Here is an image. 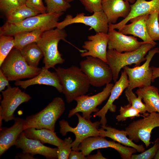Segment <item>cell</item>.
Here are the masks:
<instances>
[{
	"mask_svg": "<svg viewBox=\"0 0 159 159\" xmlns=\"http://www.w3.org/2000/svg\"><path fill=\"white\" fill-rule=\"evenodd\" d=\"M47 13L64 12L71 7L69 3L64 0H44Z\"/></svg>",
	"mask_w": 159,
	"mask_h": 159,
	"instance_id": "obj_33",
	"label": "cell"
},
{
	"mask_svg": "<svg viewBox=\"0 0 159 159\" xmlns=\"http://www.w3.org/2000/svg\"><path fill=\"white\" fill-rule=\"evenodd\" d=\"M13 36L0 35V66L14 48V40Z\"/></svg>",
	"mask_w": 159,
	"mask_h": 159,
	"instance_id": "obj_31",
	"label": "cell"
},
{
	"mask_svg": "<svg viewBox=\"0 0 159 159\" xmlns=\"http://www.w3.org/2000/svg\"><path fill=\"white\" fill-rule=\"evenodd\" d=\"M65 109L63 100L59 97L54 98L42 110L26 118L24 130L27 128L33 127L46 128L54 131L56 122Z\"/></svg>",
	"mask_w": 159,
	"mask_h": 159,
	"instance_id": "obj_5",
	"label": "cell"
},
{
	"mask_svg": "<svg viewBox=\"0 0 159 159\" xmlns=\"http://www.w3.org/2000/svg\"><path fill=\"white\" fill-rule=\"evenodd\" d=\"M129 85L128 76L125 72L122 71L119 79L115 82L111 90L109 99L106 104L97 112L94 115V117L100 118L101 126L106 125L107 120L106 115L109 110L112 112L115 111L116 106L113 104L114 102L118 98L125 89Z\"/></svg>",
	"mask_w": 159,
	"mask_h": 159,
	"instance_id": "obj_19",
	"label": "cell"
},
{
	"mask_svg": "<svg viewBox=\"0 0 159 159\" xmlns=\"http://www.w3.org/2000/svg\"><path fill=\"white\" fill-rule=\"evenodd\" d=\"M119 111V114L116 117L117 120L119 122L125 121L128 118L132 119L135 117L144 116L141 115L140 111L133 107L129 103L123 106H121Z\"/></svg>",
	"mask_w": 159,
	"mask_h": 159,
	"instance_id": "obj_34",
	"label": "cell"
},
{
	"mask_svg": "<svg viewBox=\"0 0 159 159\" xmlns=\"http://www.w3.org/2000/svg\"><path fill=\"white\" fill-rule=\"evenodd\" d=\"M75 23H82L89 26L96 33H107L108 31L107 19L103 11L94 12L90 16H86L84 13H78L74 17L67 15L62 21L58 22L56 28L64 29L69 25Z\"/></svg>",
	"mask_w": 159,
	"mask_h": 159,
	"instance_id": "obj_13",
	"label": "cell"
},
{
	"mask_svg": "<svg viewBox=\"0 0 159 159\" xmlns=\"http://www.w3.org/2000/svg\"><path fill=\"white\" fill-rule=\"evenodd\" d=\"M153 47L151 44L145 43L135 50L123 53L108 49L106 62L111 69L114 82L117 81L120 72L124 67L132 64L135 66H139L141 62L145 61V56Z\"/></svg>",
	"mask_w": 159,
	"mask_h": 159,
	"instance_id": "obj_4",
	"label": "cell"
},
{
	"mask_svg": "<svg viewBox=\"0 0 159 159\" xmlns=\"http://www.w3.org/2000/svg\"><path fill=\"white\" fill-rule=\"evenodd\" d=\"M20 51L27 63L33 67H37L40 60L44 57L42 50L36 42L27 45Z\"/></svg>",
	"mask_w": 159,
	"mask_h": 159,
	"instance_id": "obj_28",
	"label": "cell"
},
{
	"mask_svg": "<svg viewBox=\"0 0 159 159\" xmlns=\"http://www.w3.org/2000/svg\"><path fill=\"white\" fill-rule=\"evenodd\" d=\"M125 92L129 103L133 107L138 110L140 113L143 114L144 116L146 115L147 114L146 107L145 104L142 102L141 97L139 96H137L132 90L127 88H126Z\"/></svg>",
	"mask_w": 159,
	"mask_h": 159,
	"instance_id": "obj_32",
	"label": "cell"
},
{
	"mask_svg": "<svg viewBox=\"0 0 159 159\" xmlns=\"http://www.w3.org/2000/svg\"><path fill=\"white\" fill-rule=\"evenodd\" d=\"M151 67L152 72V82H153L155 79L159 77V67L153 66Z\"/></svg>",
	"mask_w": 159,
	"mask_h": 159,
	"instance_id": "obj_42",
	"label": "cell"
},
{
	"mask_svg": "<svg viewBox=\"0 0 159 159\" xmlns=\"http://www.w3.org/2000/svg\"><path fill=\"white\" fill-rule=\"evenodd\" d=\"M87 38L88 40L84 42L82 46L86 51L82 52L81 56L98 58L106 62L108 40L107 33H96L95 35L88 36Z\"/></svg>",
	"mask_w": 159,
	"mask_h": 159,
	"instance_id": "obj_16",
	"label": "cell"
},
{
	"mask_svg": "<svg viewBox=\"0 0 159 159\" xmlns=\"http://www.w3.org/2000/svg\"><path fill=\"white\" fill-rule=\"evenodd\" d=\"M38 12L24 4L16 8L6 14L7 22L15 23L21 22L25 19L38 15Z\"/></svg>",
	"mask_w": 159,
	"mask_h": 159,
	"instance_id": "obj_29",
	"label": "cell"
},
{
	"mask_svg": "<svg viewBox=\"0 0 159 159\" xmlns=\"http://www.w3.org/2000/svg\"><path fill=\"white\" fill-rule=\"evenodd\" d=\"M131 10L128 16L119 22L109 24V28L120 30L132 19L143 15L150 14L153 12L159 13V0H136L130 5Z\"/></svg>",
	"mask_w": 159,
	"mask_h": 159,
	"instance_id": "obj_18",
	"label": "cell"
},
{
	"mask_svg": "<svg viewBox=\"0 0 159 159\" xmlns=\"http://www.w3.org/2000/svg\"><path fill=\"white\" fill-rule=\"evenodd\" d=\"M25 4L39 14L47 13L46 7L44 5L42 0H26Z\"/></svg>",
	"mask_w": 159,
	"mask_h": 159,
	"instance_id": "obj_38",
	"label": "cell"
},
{
	"mask_svg": "<svg viewBox=\"0 0 159 159\" xmlns=\"http://www.w3.org/2000/svg\"><path fill=\"white\" fill-rule=\"evenodd\" d=\"M129 3L124 0H102V10L107 17L108 23L115 24L120 17L126 18L131 10Z\"/></svg>",
	"mask_w": 159,
	"mask_h": 159,
	"instance_id": "obj_22",
	"label": "cell"
},
{
	"mask_svg": "<svg viewBox=\"0 0 159 159\" xmlns=\"http://www.w3.org/2000/svg\"><path fill=\"white\" fill-rule=\"evenodd\" d=\"M72 140L69 137L63 140L60 145L57 147V155L59 159H69L72 150Z\"/></svg>",
	"mask_w": 159,
	"mask_h": 159,
	"instance_id": "obj_35",
	"label": "cell"
},
{
	"mask_svg": "<svg viewBox=\"0 0 159 159\" xmlns=\"http://www.w3.org/2000/svg\"><path fill=\"white\" fill-rule=\"evenodd\" d=\"M3 99L0 106V128L2 121L6 122L14 120V113L18 106L27 102L32 97L28 94L22 91L18 87H11L10 85L5 90L1 92Z\"/></svg>",
	"mask_w": 159,
	"mask_h": 159,
	"instance_id": "obj_10",
	"label": "cell"
},
{
	"mask_svg": "<svg viewBox=\"0 0 159 159\" xmlns=\"http://www.w3.org/2000/svg\"><path fill=\"white\" fill-rule=\"evenodd\" d=\"M85 9L90 13L102 11V0H80Z\"/></svg>",
	"mask_w": 159,
	"mask_h": 159,
	"instance_id": "obj_37",
	"label": "cell"
},
{
	"mask_svg": "<svg viewBox=\"0 0 159 159\" xmlns=\"http://www.w3.org/2000/svg\"><path fill=\"white\" fill-rule=\"evenodd\" d=\"M75 115L78 120L77 126L72 127L67 121L61 120L59 122L60 132L63 136H65L69 132L73 133L75 139L72 143V150L79 151V146L85 139L91 137L100 136L98 128L101 124L99 121L92 122L90 120L81 116L78 112Z\"/></svg>",
	"mask_w": 159,
	"mask_h": 159,
	"instance_id": "obj_8",
	"label": "cell"
},
{
	"mask_svg": "<svg viewBox=\"0 0 159 159\" xmlns=\"http://www.w3.org/2000/svg\"><path fill=\"white\" fill-rule=\"evenodd\" d=\"M59 77L67 103L77 97L85 95L90 85L88 79L80 67L72 65L67 68L58 67L55 68Z\"/></svg>",
	"mask_w": 159,
	"mask_h": 159,
	"instance_id": "obj_1",
	"label": "cell"
},
{
	"mask_svg": "<svg viewBox=\"0 0 159 159\" xmlns=\"http://www.w3.org/2000/svg\"><path fill=\"white\" fill-rule=\"evenodd\" d=\"M43 32L40 30H36L15 34L13 36L14 40V48L21 50L27 45L37 42L41 38Z\"/></svg>",
	"mask_w": 159,
	"mask_h": 159,
	"instance_id": "obj_27",
	"label": "cell"
},
{
	"mask_svg": "<svg viewBox=\"0 0 159 159\" xmlns=\"http://www.w3.org/2000/svg\"><path fill=\"white\" fill-rule=\"evenodd\" d=\"M159 13L153 12L149 14L146 22V27L148 34L154 41L159 40Z\"/></svg>",
	"mask_w": 159,
	"mask_h": 159,
	"instance_id": "obj_30",
	"label": "cell"
},
{
	"mask_svg": "<svg viewBox=\"0 0 159 159\" xmlns=\"http://www.w3.org/2000/svg\"><path fill=\"white\" fill-rule=\"evenodd\" d=\"M9 127H1L0 132V156L14 144L19 135L24 130L25 120L17 117Z\"/></svg>",
	"mask_w": 159,
	"mask_h": 159,
	"instance_id": "obj_21",
	"label": "cell"
},
{
	"mask_svg": "<svg viewBox=\"0 0 159 159\" xmlns=\"http://www.w3.org/2000/svg\"><path fill=\"white\" fill-rule=\"evenodd\" d=\"M80 68L87 77L90 84L96 87L110 83L113 80L111 69L107 62L91 56L86 57L80 63Z\"/></svg>",
	"mask_w": 159,
	"mask_h": 159,
	"instance_id": "obj_7",
	"label": "cell"
},
{
	"mask_svg": "<svg viewBox=\"0 0 159 159\" xmlns=\"http://www.w3.org/2000/svg\"><path fill=\"white\" fill-rule=\"evenodd\" d=\"M0 69L9 81L31 78L38 74L42 68L29 65L20 51L14 48L1 66Z\"/></svg>",
	"mask_w": 159,
	"mask_h": 159,
	"instance_id": "obj_6",
	"label": "cell"
},
{
	"mask_svg": "<svg viewBox=\"0 0 159 159\" xmlns=\"http://www.w3.org/2000/svg\"><path fill=\"white\" fill-rule=\"evenodd\" d=\"M125 1H128L130 3L133 4L135 1L136 0H124Z\"/></svg>",
	"mask_w": 159,
	"mask_h": 159,
	"instance_id": "obj_47",
	"label": "cell"
},
{
	"mask_svg": "<svg viewBox=\"0 0 159 159\" xmlns=\"http://www.w3.org/2000/svg\"><path fill=\"white\" fill-rule=\"evenodd\" d=\"M159 92L157 87L150 85L139 88L136 90L135 93L143 100L147 112L149 113L154 112L159 113Z\"/></svg>",
	"mask_w": 159,
	"mask_h": 159,
	"instance_id": "obj_25",
	"label": "cell"
},
{
	"mask_svg": "<svg viewBox=\"0 0 159 159\" xmlns=\"http://www.w3.org/2000/svg\"><path fill=\"white\" fill-rule=\"evenodd\" d=\"M159 148V138H157L154 142L153 145L149 149L139 154H133L131 159H151L154 158Z\"/></svg>",
	"mask_w": 159,
	"mask_h": 159,
	"instance_id": "obj_36",
	"label": "cell"
},
{
	"mask_svg": "<svg viewBox=\"0 0 159 159\" xmlns=\"http://www.w3.org/2000/svg\"><path fill=\"white\" fill-rule=\"evenodd\" d=\"M33 156L29 154L22 153L18 154L16 158H20L21 159H34Z\"/></svg>",
	"mask_w": 159,
	"mask_h": 159,
	"instance_id": "obj_44",
	"label": "cell"
},
{
	"mask_svg": "<svg viewBox=\"0 0 159 159\" xmlns=\"http://www.w3.org/2000/svg\"><path fill=\"white\" fill-rule=\"evenodd\" d=\"M69 159H86L82 151L72 150L69 155Z\"/></svg>",
	"mask_w": 159,
	"mask_h": 159,
	"instance_id": "obj_41",
	"label": "cell"
},
{
	"mask_svg": "<svg viewBox=\"0 0 159 159\" xmlns=\"http://www.w3.org/2000/svg\"><path fill=\"white\" fill-rule=\"evenodd\" d=\"M9 80L0 69V91L4 90L6 86L9 85Z\"/></svg>",
	"mask_w": 159,
	"mask_h": 159,
	"instance_id": "obj_40",
	"label": "cell"
},
{
	"mask_svg": "<svg viewBox=\"0 0 159 159\" xmlns=\"http://www.w3.org/2000/svg\"><path fill=\"white\" fill-rule=\"evenodd\" d=\"M157 53H159L158 48L151 49L148 52L145 61L142 65L133 68L126 66L123 68L128 77L127 88L132 90L135 88H143L151 85L152 72L150 63L154 55Z\"/></svg>",
	"mask_w": 159,
	"mask_h": 159,
	"instance_id": "obj_11",
	"label": "cell"
},
{
	"mask_svg": "<svg viewBox=\"0 0 159 159\" xmlns=\"http://www.w3.org/2000/svg\"><path fill=\"white\" fill-rule=\"evenodd\" d=\"M21 5L19 0H0V9L6 14Z\"/></svg>",
	"mask_w": 159,
	"mask_h": 159,
	"instance_id": "obj_39",
	"label": "cell"
},
{
	"mask_svg": "<svg viewBox=\"0 0 159 159\" xmlns=\"http://www.w3.org/2000/svg\"><path fill=\"white\" fill-rule=\"evenodd\" d=\"M87 158L89 159H106L103 156L100 150H98L97 153L95 155H89L87 156Z\"/></svg>",
	"mask_w": 159,
	"mask_h": 159,
	"instance_id": "obj_43",
	"label": "cell"
},
{
	"mask_svg": "<svg viewBox=\"0 0 159 159\" xmlns=\"http://www.w3.org/2000/svg\"><path fill=\"white\" fill-rule=\"evenodd\" d=\"M67 36L64 29L56 28L44 32L36 42L43 52V62L46 68H54L56 64L64 61L58 50V44L61 40L66 41Z\"/></svg>",
	"mask_w": 159,
	"mask_h": 159,
	"instance_id": "obj_3",
	"label": "cell"
},
{
	"mask_svg": "<svg viewBox=\"0 0 159 159\" xmlns=\"http://www.w3.org/2000/svg\"><path fill=\"white\" fill-rule=\"evenodd\" d=\"M154 158L155 159H159V148L157 150Z\"/></svg>",
	"mask_w": 159,
	"mask_h": 159,
	"instance_id": "obj_45",
	"label": "cell"
},
{
	"mask_svg": "<svg viewBox=\"0 0 159 159\" xmlns=\"http://www.w3.org/2000/svg\"><path fill=\"white\" fill-rule=\"evenodd\" d=\"M21 5L25 4L26 0H19Z\"/></svg>",
	"mask_w": 159,
	"mask_h": 159,
	"instance_id": "obj_46",
	"label": "cell"
},
{
	"mask_svg": "<svg viewBox=\"0 0 159 159\" xmlns=\"http://www.w3.org/2000/svg\"><path fill=\"white\" fill-rule=\"evenodd\" d=\"M158 21L159 23V14L158 16Z\"/></svg>",
	"mask_w": 159,
	"mask_h": 159,
	"instance_id": "obj_49",
	"label": "cell"
},
{
	"mask_svg": "<svg viewBox=\"0 0 159 159\" xmlns=\"http://www.w3.org/2000/svg\"><path fill=\"white\" fill-rule=\"evenodd\" d=\"M107 48L115 49L119 52H131L139 48L144 42H139L133 36H128L115 29L109 28Z\"/></svg>",
	"mask_w": 159,
	"mask_h": 159,
	"instance_id": "obj_17",
	"label": "cell"
},
{
	"mask_svg": "<svg viewBox=\"0 0 159 159\" xmlns=\"http://www.w3.org/2000/svg\"><path fill=\"white\" fill-rule=\"evenodd\" d=\"M149 14L142 15L133 18L130 21V24L124 25L119 30L125 34H131L141 39L146 43L151 44L155 47L157 43L149 36L146 27V22Z\"/></svg>",
	"mask_w": 159,
	"mask_h": 159,
	"instance_id": "obj_23",
	"label": "cell"
},
{
	"mask_svg": "<svg viewBox=\"0 0 159 159\" xmlns=\"http://www.w3.org/2000/svg\"><path fill=\"white\" fill-rule=\"evenodd\" d=\"M114 85L110 83L107 84L102 91L95 95L90 96L85 95L76 98L74 100L77 102L76 106L69 111L68 117L70 118L77 113L81 112L83 117L90 120L92 113L99 110L97 106L109 96Z\"/></svg>",
	"mask_w": 159,
	"mask_h": 159,
	"instance_id": "obj_12",
	"label": "cell"
},
{
	"mask_svg": "<svg viewBox=\"0 0 159 159\" xmlns=\"http://www.w3.org/2000/svg\"><path fill=\"white\" fill-rule=\"evenodd\" d=\"M111 148L115 149L123 159H131L132 155L137 151L135 148L123 146L119 143L109 141L100 136L91 137L85 139L80 145L79 150L87 156L93 150Z\"/></svg>",
	"mask_w": 159,
	"mask_h": 159,
	"instance_id": "obj_14",
	"label": "cell"
},
{
	"mask_svg": "<svg viewBox=\"0 0 159 159\" xmlns=\"http://www.w3.org/2000/svg\"><path fill=\"white\" fill-rule=\"evenodd\" d=\"M23 132L25 135L29 138L37 140L43 144L48 143L57 147L63 141L57 135L54 131L46 128L30 127L25 129Z\"/></svg>",
	"mask_w": 159,
	"mask_h": 159,
	"instance_id": "obj_26",
	"label": "cell"
},
{
	"mask_svg": "<svg viewBox=\"0 0 159 159\" xmlns=\"http://www.w3.org/2000/svg\"><path fill=\"white\" fill-rule=\"evenodd\" d=\"M48 69L43 67L40 73L36 76L26 80L16 81L15 85L24 89L32 85H45L53 87L59 92H62V86L57 73L56 72H52Z\"/></svg>",
	"mask_w": 159,
	"mask_h": 159,
	"instance_id": "obj_20",
	"label": "cell"
},
{
	"mask_svg": "<svg viewBox=\"0 0 159 159\" xmlns=\"http://www.w3.org/2000/svg\"><path fill=\"white\" fill-rule=\"evenodd\" d=\"M101 127V128L99 129L100 136L110 138L125 146L135 148L138 152H142L145 150V148L143 145L135 144L127 137L128 132L125 130H119L106 125Z\"/></svg>",
	"mask_w": 159,
	"mask_h": 159,
	"instance_id": "obj_24",
	"label": "cell"
},
{
	"mask_svg": "<svg viewBox=\"0 0 159 159\" xmlns=\"http://www.w3.org/2000/svg\"><path fill=\"white\" fill-rule=\"evenodd\" d=\"M64 12L47 13L28 17L19 22H6L0 28V35L13 36L26 31L40 30L45 32L56 27L58 21Z\"/></svg>",
	"mask_w": 159,
	"mask_h": 159,
	"instance_id": "obj_2",
	"label": "cell"
},
{
	"mask_svg": "<svg viewBox=\"0 0 159 159\" xmlns=\"http://www.w3.org/2000/svg\"><path fill=\"white\" fill-rule=\"evenodd\" d=\"M64 0L67 2L69 3L70 2L74 0Z\"/></svg>",
	"mask_w": 159,
	"mask_h": 159,
	"instance_id": "obj_48",
	"label": "cell"
},
{
	"mask_svg": "<svg viewBox=\"0 0 159 159\" xmlns=\"http://www.w3.org/2000/svg\"><path fill=\"white\" fill-rule=\"evenodd\" d=\"M143 118L134 121L125 128L128 138L133 141L141 140L146 147L149 146L151 133L155 128L159 127V113L156 112L147 113Z\"/></svg>",
	"mask_w": 159,
	"mask_h": 159,
	"instance_id": "obj_9",
	"label": "cell"
},
{
	"mask_svg": "<svg viewBox=\"0 0 159 159\" xmlns=\"http://www.w3.org/2000/svg\"><path fill=\"white\" fill-rule=\"evenodd\" d=\"M14 145L21 149L22 153L33 156L38 154L47 159L57 158V148L47 147L38 140L29 138L25 135L23 131L18 137Z\"/></svg>",
	"mask_w": 159,
	"mask_h": 159,
	"instance_id": "obj_15",
	"label": "cell"
}]
</instances>
